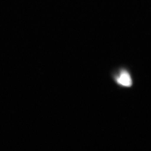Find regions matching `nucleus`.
Segmentation results:
<instances>
[{
  "label": "nucleus",
  "instance_id": "f257e3e1",
  "mask_svg": "<svg viewBox=\"0 0 151 151\" xmlns=\"http://www.w3.org/2000/svg\"><path fill=\"white\" fill-rule=\"evenodd\" d=\"M116 81L122 86H130L132 84V78L127 71H122L121 72L120 75L116 77Z\"/></svg>",
  "mask_w": 151,
  "mask_h": 151
}]
</instances>
